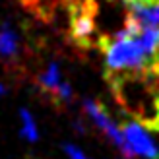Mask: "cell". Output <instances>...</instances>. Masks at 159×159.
Returning <instances> with one entry per match:
<instances>
[{
	"instance_id": "obj_1",
	"label": "cell",
	"mask_w": 159,
	"mask_h": 159,
	"mask_svg": "<svg viewBox=\"0 0 159 159\" xmlns=\"http://www.w3.org/2000/svg\"><path fill=\"white\" fill-rule=\"evenodd\" d=\"M153 76L146 74H113L107 82L126 113L140 124L159 130V85Z\"/></svg>"
},
{
	"instance_id": "obj_6",
	"label": "cell",
	"mask_w": 159,
	"mask_h": 159,
	"mask_svg": "<svg viewBox=\"0 0 159 159\" xmlns=\"http://www.w3.org/2000/svg\"><path fill=\"white\" fill-rule=\"evenodd\" d=\"M37 82H39V87L45 91V93H49L51 97H52V93L57 91V87L62 84V74H60V66L57 64V62H51L49 66H47V70L37 78Z\"/></svg>"
},
{
	"instance_id": "obj_10",
	"label": "cell",
	"mask_w": 159,
	"mask_h": 159,
	"mask_svg": "<svg viewBox=\"0 0 159 159\" xmlns=\"http://www.w3.org/2000/svg\"><path fill=\"white\" fill-rule=\"evenodd\" d=\"M4 91H6V87H4L2 84H0V95H4Z\"/></svg>"
},
{
	"instance_id": "obj_8",
	"label": "cell",
	"mask_w": 159,
	"mask_h": 159,
	"mask_svg": "<svg viewBox=\"0 0 159 159\" xmlns=\"http://www.w3.org/2000/svg\"><path fill=\"white\" fill-rule=\"evenodd\" d=\"M74 97V89H72V85L66 84L64 80H62V84L57 87V91L52 93V101L54 103H58V105H62V103H70Z\"/></svg>"
},
{
	"instance_id": "obj_2",
	"label": "cell",
	"mask_w": 159,
	"mask_h": 159,
	"mask_svg": "<svg viewBox=\"0 0 159 159\" xmlns=\"http://www.w3.org/2000/svg\"><path fill=\"white\" fill-rule=\"evenodd\" d=\"M105 54V76L113 74H146L159 78V64L140 41V33L132 35L126 27L113 37H99Z\"/></svg>"
},
{
	"instance_id": "obj_5",
	"label": "cell",
	"mask_w": 159,
	"mask_h": 159,
	"mask_svg": "<svg viewBox=\"0 0 159 159\" xmlns=\"http://www.w3.org/2000/svg\"><path fill=\"white\" fill-rule=\"evenodd\" d=\"M21 54V41L20 35L10 23H2L0 25V60L6 64L16 62Z\"/></svg>"
},
{
	"instance_id": "obj_7",
	"label": "cell",
	"mask_w": 159,
	"mask_h": 159,
	"mask_svg": "<svg viewBox=\"0 0 159 159\" xmlns=\"http://www.w3.org/2000/svg\"><path fill=\"white\" fill-rule=\"evenodd\" d=\"M20 118H21V136L27 142H37L39 140V130L35 124V118L31 116L27 109H20Z\"/></svg>"
},
{
	"instance_id": "obj_3",
	"label": "cell",
	"mask_w": 159,
	"mask_h": 159,
	"mask_svg": "<svg viewBox=\"0 0 159 159\" xmlns=\"http://www.w3.org/2000/svg\"><path fill=\"white\" fill-rule=\"evenodd\" d=\"M84 109L87 111V115H89V118L93 120V124L97 126V128L105 134V136L113 142L118 149H120V153H122L124 159H134V157H136L132 153V149L128 148V144H126L122 128L116 126V122L111 118V115L105 111V107H103L101 103H97L95 99H85L84 101Z\"/></svg>"
},
{
	"instance_id": "obj_4",
	"label": "cell",
	"mask_w": 159,
	"mask_h": 159,
	"mask_svg": "<svg viewBox=\"0 0 159 159\" xmlns=\"http://www.w3.org/2000/svg\"><path fill=\"white\" fill-rule=\"evenodd\" d=\"M122 134L134 155H140L144 159H159L157 144L152 140V136L144 130V126L138 120H126L122 124Z\"/></svg>"
},
{
	"instance_id": "obj_9",
	"label": "cell",
	"mask_w": 159,
	"mask_h": 159,
	"mask_svg": "<svg viewBox=\"0 0 159 159\" xmlns=\"http://www.w3.org/2000/svg\"><path fill=\"white\" fill-rule=\"evenodd\" d=\"M64 153L70 157V159H89L80 148L72 146V144H64Z\"/></svg>"
}]
</instances>
